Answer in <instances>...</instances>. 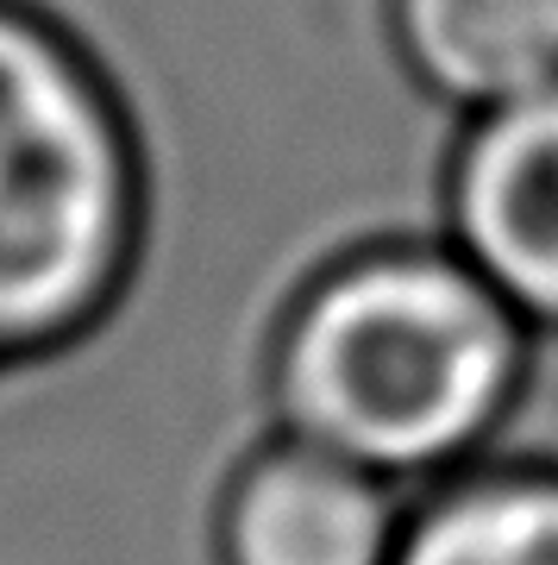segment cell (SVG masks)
<instances>
[{"instance_id": "obj_1", "label": "cell", "mask_w": 558, "mask_h": 565, "mask_svg": "<svg viewBox=\"0 0 558 565\" xmlns=\"http://www.w3.org/2000/svg\"><path fill=\"white\" fill-rule=\"evenodd\" d=\"M539 333L446 239L340 252L277 315L270 427L377 471L408 497L502 452Z\"/></svg>"}, {"instance_id": "obj_2", "label": "cell", "mask_w": 558, "mask_h": 565, "mask_svg": "<svg viewBox=\"0 0 558 565\" xmlns=\"http://www.w3.org/2000/svg\"><path fill=\"white\" fill-rule=\"evenodd\" d=\"M144 258V158L100 63L0 0V384L69 359Z\"/></svg>"}, {"instance_id": "obj_3", "label": "cell", "mask_w": 558, "mask_h": 565, "mask_svg": "<svg viewBox=\"0 0 558 565\" xmlns=\"http://www.w3.org/2000/svg\"><path fill=\"white\" fill-rule=\"evenodd\" d=\"M446 245L558 340V82L464 120L446 163Z\"/></svg>"}, {"instance_id": "obj_4", "label": "cell", "mask_w": 558, "mask_h": 565, "mask_svg": "<svg viewBox=\"0 0 558 565\" xmlns=\"http://www.w3.org/2000/svg\"><path fill=\"white\" fill-rule=\"evenodd\" d=\"M408 490L270 427L219 471L207 565H396Z\"/></svg>"}, {"instance_id": "obj_5", "label": "cell", "mask_w": 558, "mask_h": 565, "mask_svg": "<svg viewBox=\"0 0 558 565\" xmlns=\"http://www.w3.org/2000/svg\"><path fill=\"white\" fill-rule=\"evenodd\" d=\"M408 76L464 120L558 82V0H389Z\"/></svg>"}, {"instance_id": "obj_6", "label": "cell", "mask_w": 558, "mask_h": 565, "mask_svg": "<svg viewBox=\"0 0 558 565\" xmlns=\"http://www.w3.org/2000/svg\"><path fill=\"white\" fill-rule=\"evenodd\" d=\"M396 565H558V459L490 452L415 490Z\"/></svg>"}]
</instances>
